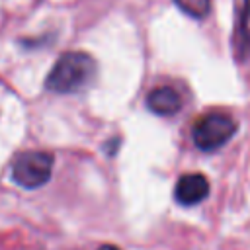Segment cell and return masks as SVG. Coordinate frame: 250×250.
<instances>
[{
	"mask_svg": "<svg viewBox=\"0 0 250 250\" xmlns=\"http://www.w3.org/2000/svg\"><path fill=\"white\" fill-rule=\"evenodd\" d=\"M96 74V62L88 53L68 51L51 68L45 86L57 94H70L86 86Z\"/></svg>",
	"mask_w": 250,
	"mask_h": 250,
	"instance_id": "cell-1",
	"label": "cell"
},
{
	"mask_svg": "<svg viewBox=\"0 0 250 250\" xmlns=\"http://www.w3.org/2000/svg\"><path fill=\"white\" fill-rule=\"evenodd\" d=\"M146 107L156 115H174L182 107V98L172 86L152 88L146 96Z\"/></svg>",
	"mask_w": 250,
	"mask_h": 250,
	"instance_id": "cell-5",
	"label": "cell"
},
{
	"mask_svg": "<svg viewBox=\"0 0 250 250\" xmlns=\"http://www.w3.org/2000/svg\"><path fill=\"white\" fill-rule=\"evenodd\" d=\"M234 55L238 61L250 59V0L240 2V12L234 25Z\"/></svg>",
	"mask_w": 250,
	"mask_h": 250,
	"instance_id": "cell-6",
	"label": "cell"
},
{
	"mask_svg": "<svg viewBox=\"0 0 250 250\" xmlns=\"http://www.w3.org/2000/svg\"><path fill=\"white\" fill-rule=\"evenodd\" d=\"M53 172V156L43 150H27L12 164V180L27 189H35L49 182Z\"/></svg>",
	"mask_w": 250,
	"mask_h": 250,
	"instance_id": "cell-3",
	"label": "cell"
},
{
	"mask_svg": "<svg viewBox=\"0 0 250 250\" xmlns=\"http://www.w3.org/2000/svg\"><path fill=\"white\" fill-rule=\"evenodd\" d=\"M209 195V182L203 174H184L174 188V197L182 205L201 203Z\"/></svg>",
	"mask_w": 250,
	"mask_h": 250,
	"instance_id": "cell-4",
	"label": "cell"
},
{
	"mask_svg": "<svg viewBox=\"0 0 250 250\" xmlns=\"http://www.w3.org/2000/svg\"><path fill=\"white\" fill-rule=\"evenodd\" d=\"M236 133V121L223 111H209L201 115L191 127V139L201 150H215L223 146Z\"/></svg>",
	"mask_w": 250,
	"mask_h": 250,
	"instance_id": "cell-2",
	"label": "cell"
},
{
	"mask_svg": "<svg viewBox=\"0 0 250 250\" xmlns=\"http://www.w3.org/2000/svg\"><path fill=\"white\" fill-rule=\"evenodd\" d=\"M98 250H119L117 246H113V244H104V246H100Z\"/></svg>",
	"mask_w": 250,
	"mask_h": 250,
	"instance_id": "cell-8",
	"label": "cell"
},
{
	"mask_svg": "<svg viewBox=\"0 0 250 250\" xmlns=\"http://www.w3.org/2000/svg\"><path fill=\"white\" fill-rule=\"evenodd\" d=\"M180 10H184L188 16L203 20L211 10V0H174Z\"/></svg>",
	"mask_w": 250,
	"mask_h": 250,
	"instance_id": "cell-7",
	"label": "cell"
}]
</instances>
